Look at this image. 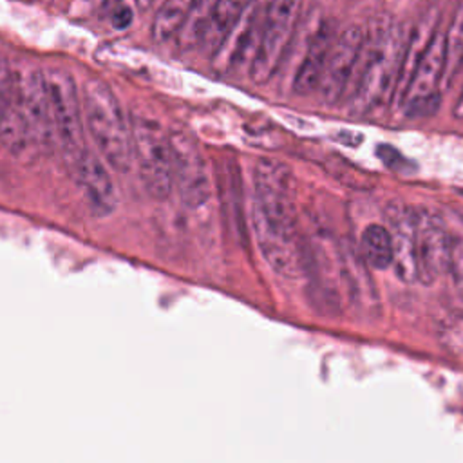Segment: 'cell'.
<instances>
[{"instance_id":"1","label":"cell","mask_w":463,"mask_h":463,"mask_svg":"<svg viewBox=\"0 0 463 463\" xmlns=\"http://www.w3.org/2000/svg\"><path fill=\"white\" fill-rule=\"evenodd\" d=\"M251 228L257 248L269 268L286 279L306 269V246L297 226L289 170L271 159H259L251 174Z\"/></svg>"},{"instance_id":"2","label":"cell","mask_w":463,"mask_h":463,"mask_svg":"<svg viewBox=\"0 0 463 463\" xmlns=\"http://www.w3.org/2000/svg\"><path fill=\"white\" fill-rule=\"evenodd\" d=\"M405 36L403 27L389 16H380L365 27L360 63L347 94L353 114L369 116L394 101Z\"/></svg>"},{"instance_id":"3","label":"cell","mask_w":463,"mask_h":463,"mask_svg":"<svg viewBox=\"0 0 463 463\" xmlns=\"http://www.w3.org/2000/svg\"><path fill=\"white\" fill-rule=\"evenodd\" d=\"M80 92L85 128L98 154L112 170L125 174L134 163L132 119L103 80H87Z\"/></svg>"},{"instance_id":"4","label":"cell","mask_w":463,"mask_h":463,"mask_svg":"<svg viewBox=\"0 0 463 463\" xmlns=\"http://www.w3.org/2000/svg\"><path fill=\"white\" fill-rule=\"evenodd\" d=\"M43 72L51 101L56 148H60L69 166L87 150L81 92L78 90L74 78L65 69L51 67Z\"/></svg>"},{"instance_id":"5","label":"cell","mask_w":463,"mask_h":463,"mask_svg":"<svg viewBox=\"0 0 463 463\" xmlns=\"http://www.w3.org/2000/svg\"><path fill=\"white\" fill-rule=\"evenodd\" d=\"M132 137L134 161L145 190L154 199L168 197L174 188L170 134L156 119L136 116L132 118Z\"/></svg>"},{"instance_id":"6","label":"cell","mask_w":463,"mask_h":463,"mask_svg":"<svg viewBox=\"0 0 463 463\" xmlns=\"http://www.w3.org/2000/svg\"><path fill=\"white\" fill-rule=\"evenodd\" d=\"M302 0H268L262 14L260 40L250 76L255 83H266L279 71L295 36Z\"/></svg>"},{"instance_id":"7","label":"cell","mask_w":463,"mask_h":463,"mask_svg":"<svg viewBox=\"0 0 463 463\" xmlns=\"http://www.w3.org/2000/svg\"><path fill=\"white\" fill-rule=\"evenodd\" d=\"M443 63H445V31L438 27L421 60L418 61L405 90L396 101L409 118H423L438 110L441 101Z\"/></svg>"},{"instance_id":"8","label":"cell","mask_w":463,"mask_h":463,"mask_svg":"<svg viewBox=\"0 0 463 463\" xmlns=\"http://www.w3.org/2000/svg\"><path fill=\"white\" fill-rule=\"evenodd\" d=\"M414 269L416 280L434 284L447 275L449 262V228L441 213L427 206L412 208Z\"/></svg>"},{"instance_id":"9","label":"cell","mask_w":463,"mask_h":463,"mask_svg":"<svg viewBox=\"0 0 463 463\" xmlns=\"http://www.w3.org/2000/svg\"><path fill=\"white\" fill-rule=\"evenodd\" d=\"M364 42L365 27L362 25H349L336 31L317 87L324 103H336L347 98L356 76Z\"/></svg>"},{"instance_id":"10","label":"cell","mask_w":463,"mask_h":463,"mask_svg":"<svg viewBox=\"0 0 463 463\" xmlns=\"http://www.w3.org/2000/svg\"><path fill=\"white\" fill-rule=\"evenodd\" d=\"M174 188L181 201L197 210L212 197V179L206 159L197 143L184 132H170Z\"/></svg>"},{"instance_id":"11","label":"cell","mask_w":463,"mask_h":463,"mask_svg":"<svg viewBox=\"0 0 463 463\" xmlns=\"http://www.w3.org/2000/svg\"><path fill=\"white\" fill-rule=\"evenodd\" d=\"M14 89H16V96L22 105L33 143L42 148H56L45 72L33 65H24L16 69Z\"/></svg>"},{"instance_id":"12","label":"cell","mask_w":463,"mask_h":463,"mask_svg":"<svg viewBox=\"0 0 463 463\" xmlns=\"http://www.w3.org/2000/svg\"><path fill=\"white\" fill-rule=\"evenodd\" d=\"M262 14L264 7L257 0H253L226 31L219 47L212 54L213 63L219 71L233 72L241 67H248L250 71L260 40Z\"/></svg>"},{"instance_id":"13","label":"cell","mask_w":463,"mask_h":463,"mask_svg":"<svg viewBox=\"0 0 463 463\" xmlns=\"http://www.w3.org/2000/svg\"><path fill=\"white\" fill-rule=\"evenodd\" d=\"M105 159L87 148L71 165L72 181L78 186L81 197L89 204L90 212L98 217L110 215L118 206V192Z\"/></svg>"},{"instance_id":"14","label":"cell","mask_w":463,"mask_h":463,"mask_svg":"<svg viewBox=\"0 0 463 463\" xmlns=\"http://www.w3.org/2000/svg\"><path fill=\"white\" fill-rule=\"evenodd\" d=\"M387 230L392 242V268L396 277L405 282L416 280L414 269V237H412V208L392 203L385 210Z\"/></svg>"},{"instance_id":"15","label":"cell","mask_w":463,"mask_h":463,"mask_svg":"<svg viewBox=\"0 0 463 463\" xmlns=\"http://www.w3.org/2000/svg\"><path fill=\"white\" fill-rule=\"evenodd\" d=\"M335 34L336 27L333 22H322L320 27L313 33L293 78V90L297 94H309L317 90Z\"/></svg>"},{"instance_id":"16","label":"cell","mask_w":463,"mask_h":463,"mask_svg":"<svg viewBox=\"0 0 463 463\" xmlns=\"http://www.w3.org/2000/svg\"><path fill=\"white\" fill-rule=\"evenodd\" d=\"M463 74V0L458 4L454 18L445 31V63L441 87L450 89Z\"/></svg>"},{"instance_id":"17","label":"cell","mask_w":463,"mask_h":463,"mask_svg":"<svg viewBox=\"0 0 463 463\" xmlns=\"http://www.w3.org/2000/svg\"><path fill=\"white\" fill-rule=\"evenodd\" d=\"M253 0H217L210 27H208L199 47L212 56L215 52V49L219 47L221 40L224 38L226 31L233 25V22L244 13V9Z\"/></svg>"},{"instance_id":"18","label":"cell","mask_w":463,"mask_h":463,"mask_svg":"<svg viewBox=\"0 0 463 463\" xmlns=\"http://www.w3.org/2000/svg\"><path fill=\"white\" fill-rule=\"evenodd\" d=\"M360 255L369 268L385 269L392 264V242L387 226L369 224L360 237Z\"/></svg>"},{"instance_id":"19","label":"cell","mask_w":463,"mask_h":463,"mask_svg":"<svg viewBox=\"0 0 463 463\" xmlns=\"http://www.w3.org/2000/svg\"><path fill=\"white\" fill-rule=\"evenodd\" d=\"M215 2L217 0H194L192 2L181 29L174 36V38H177L179 47L192 49V47L201 45L208 27H210L213 9H215Z\"/></svg>"},{"instance_id":"20","label":"cell","mask_w":463,"mask_h":463,"mask_svg":"<svg viewBox=\"0 0 463 463\" xmlns=\"http://www.w3.org/2000/svg\"><path fill=\"white\" fill-rule=\"evenodd\" d=\"M192 2L194 0H161L152 22V36L156 42H166L177 34Z\"/></svg>"},{"instance_id":"21","label":"cell","mask_w":463,"mask_h":463,"mask_svg":"<svg viewBox=\"0 0 463 463\" xmlns=\"http://www.w3.org/2000/svg\"><path fill=\"white\" fill-rule=\"evenodd\" d=\"M449 228V262L447 275L458 298L463 302V219L450 217L445 219Z\"/></svg>"},{"instance_id":"22","label":"cell","mask_w":463,"mask_h":463,"mask_svg":"<svg viewBox=\"0 0 463 463\" xmlns=\"http://www.w3.org/2000/svg\"><path fill=\"white\" fill-rule=\"evenodd\" d=\"M14 94V69L0 52V116Z\"/></svg>"},{"instance_id":"23","label":"cell","mask_w":463,"mask_h":463,"mask_svg":"<svg viewBox=\"0 0 463 463\" xmlns=\"http://www.w3.org/2000/svg\"><path fill=\"white\" fill-rule=\"evenodd\" d=\"M110 13H112V24H114L116 27H119V29L127 27V25L132 22V11L127 9V5H123V4L112 7Z\"/></svg>"},{"instance_id":"24","label":"cell","mask_w":463,"mask_h":463,"mask_svg":"<svg viewBox=\"0 0 463 463\" xmlns=\"http://www.w3.org/2000/svg\"><path fill=\"white\" fill-rule=\"evenodd\" d=\"M454 116L463 119V87H461V92H459V96L456 99V105H454Z\"/></svg>"},{"instance_id":"25","label":"cell","mask_w":463,"mask_h":463,"mask_svg":"<svg viewBox=\"0 0 463 463\" xmlns=\"http://www.w3.org/2000/svg\"><path fill=\"white\" fill-rule=\"evenodd\" d=\"M136 4H137L139 9L146 11V9H150V7L156 4V0H136Z\"/></svg>"},{"instance_id":"26","label":"cell","mask_w":463,"mask_h":463,"mask_svg":"<svg viewBox=\"0 0 463 463\" xmlns=\"http://www.w3.org/2000/svg\"><path fill=\"white\" fill-rule=\"evenodd\" d=\"M123 2H125V0H103V4H101V5H103L105 9H109V11H110L112 7L119 5V4H123Z\"/></svg>"},{"instance_id":"27","label":"cell","mask_w":463,"mask_h":463,"mask_svg":"<svg viewBox=\"0 0 463 463\" xmlns=\"http://www.w3.org/2000/svg\"><path fill=\"white\" fill-rule=\"evenodd\" d=\"M99 2H101V4H103V0H99Z\"/></svg>"}]
</instances>
